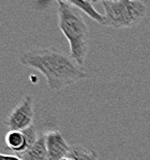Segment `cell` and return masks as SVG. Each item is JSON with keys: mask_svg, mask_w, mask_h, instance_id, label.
Here are the masks:
<instances>
[{"mask_svg": "<svg viewBox=\"0 0 150 160\" xmlns=\"http://www.w3.org/2000/svg\"><path fill=\"white\" fill-rule=\"evenodd\" d=\"M23 65L39 70L46 79L49 88L53 91L88 77L83 66L79 65L70 55L55 49H38L27 51L20 55Z\"/></svg>", "mask_w": 150, "mask_h": 160, "instance_id": "1", "label": "cell"}, {"mask_svg": "<svg viewBox=\"0 0 150 160\" xmlns=\"http://www.w3.org/2000/svg\"><path fill=\"white\" fill-rule=\"evenodd\" d=\"M15 155L22 160H48L46 134L40 133L32 146H30L25 152H18Z\"/></svg>", "mask_w": 150, "mask_h": 160, "instance_id": "7", "label": "cell"}, {"mask_svg": "<svg viewBox=\"0 0 150 160\" xmlns=\"http://www.w3.org/2000/svg\"><path fill=\"white\" fill-rule=\"evenodd\" d=\"M0 160H22L16 155H4L0 154Z\"/></svg>", "mask_w": 150, "mask_h": 160, "instance_id": "10", "label": "cell"}, {"mask_svg": "<svg viewBox=\"0 0 150 160\" xmlns=\"http://www.w3.org/2000/svg\"><path fill=\"white\" fill-rule=\"evenodd\" d=\"M91 1V3H95V2H98V1H106V0H90Z\"/></svg>", "mask_w": 150, "mask_h": 160, "instance_id": "11", "label": "cell"}, {"mask_svg": "<svg viewBox=\"0 0 150 160\" xmlns=\"http://www.w3.org/2000/svg\"><path fill=\"white\" fill-rule=\"evenodd\" d=\"M62 160H98V154L94 150H89L79 145H74L70 146L69 152Z\"/></svg>", "mask_w": 150, "mask_h": 160, "instance_id": "9", "label": "cell"}, {"mask_svg": "<svg viewBox=\"0 0 150 160\" xmlns=\"http://www.w3.org/2000/svg\"><path fill=\"white\" fill-rule=\"evenodd\" d=\"M46 142L48 160H62L69 152L70 146L58 130L49 131L46 134Z\"/></svg>", "mask_w": 150, "mask_h": 160, "instance_id": "6", "label": "cell"}, {"mask_svg": "<svg viewBox=\"0 0 150 160\" xmlns=\"http://www.w3.org/2000/svg\"><path fill=\"white\" fill-rule=\"evenodd\" d=\"M38 135L35 126H30L23 131H9L6 135V144L15 154H18L32 146Z\"/></svg>", "mask_w": 150, "mask_h": 160, "instance_id": "5", "label": "cell"}, {"mask_svg": "<svg viewBox=\"0 0 150 160\" xmlns=\"http://www.w3.org/2000/svg\"><path fill=\"white\" fill-rule=\"evenodd\" d=\"M58 26L69 42L70 56L83 66L89 53V30L80 12L67 2H58Z\"/></svg>", "mask_w": 150, "mask_h": 160, "instance_id": "2", "label": "cell"}, {"mask_svg": "<svg viewBox=\"0 0 150 160\" xmlns=\"http://www.w3.org/2000/svg\"><path fill=\"white\" fill-rule=\"evenodd\" d=\"M105 11L104 26L117 29L136 26L145 18L147 7L139 0H106L103 1Z\"/></svg>", "mask_w": 150, "mask_h": 160, "instance_id": "3", "label": "cell"}, {"mask_svg": "<svg viewBox=\"0 0 150 160\" xmlns=\"http://www.w3.org/2000/svg\"><path fill=\"white\" fill-rule=\"evenodd\" d=\"M57 2H60V1H64V0H56Z\"/></svg>", "mask_w": 150, "mask_h": 160, "instance_id": "12", "label": "cell"}, {"mask_svg": "<svg viewBox=\"0 0 150 160\" xmlns=\"http://www.w3.org/2000/svg\"><path fill=\"white\" fill-rule=\"evenodd\" d=\"M64 1L71 4L75 8L81 10L82 12L85 13L89 18H91L93 21H95L96 23H98V24H100V25H104L105 16L103 15V14H100L99 12H97L91 2L84 1V0H64Z\"/></svg>", "mask_w": 150, "mask_h": 160, "instance_id": "8", "label": "cell"}, {"mask_svg": "<svg viewBox=\"0 0 150 160\" xmlns=\"http://www.w3.org/2000/svg\"><path fill=\"white\" fill-rule=\"evenodd\" d=\"M34 103L31 95H26L12 110L6 120V126L10 131H23L32 126Z\"/></svg>", "mask_w": 150, "mask_h": 160, "instance_id": "4", "label": "cell"}, {"mask_svg": "<svg viewBox=\"0 0 150 160\" xmlns=\"http://www.w3.org/2000/svg\"><path fill=\"white\" fill-rule=\"evenodd\" d=\"M84 1H88V2H91L90 0H84Z\"/></svg>", "mask_w": 150, "mask_h": 160, "instance_id": "13", "label": "cell"}]
</instances>
